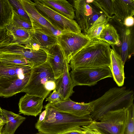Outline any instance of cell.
<instances>
[{
    "label": "cell",
    "instance_id": "obj_30",
    "mask_svg": "<svg viewBox=\"0 0 134 134\" xmlns=\"http://www.w3.org/2000/svg\"><path fill=\"white\" fill-rule=\"evenodd\" d=\"M108 18L111 19L114 14L113 0H96Z\"/></svg>",
    "mask_w": 134,
    "mask_h": 134
},
{
    "label": "cell",
    "instance_id": "obj_40",
    "mask_svg": "<svg viewBox=\"0 0 134 134\" xmlns=\"http://www.w3.org/2000/svg\"><path fill=\"white\" fill-rule=\"evenodd\" d=\"M33 134H45V133H42L41 132H38L37 133H36Z\"/></svg>",
    "mask_w": 134,
    "mask_h": 134
},
{
    "label": "cell",
    "instance_id": "obj_34",
    "mask_svg": "<svg viewBox=\"0 0 134 134\" xmlns=\"http://www.w3.org/2000/svg\"><path fill=\"white\" fill-rule=\"evenodd\" d=\"M82 130H73L68 131L59 134H84L82 132Z\"/></svg>",
    "mask_w": 134,
    "mask_h": 134
},
{
    "label": "cell",
    "instance_id": "obj_18",
    "mask_svg": "<svg viewBox=\"0 0 134 134\" xmlns=\"http://www.w3.org/2000/svg\"><path fill=\"white\" fill-rule=\"evenodd\" d=\"M70 68L69 65L66 61L63 75L61 77L58 79L55 89L60 94L62 100L69 98L74 92L73 90L74 86L69 72Z\"/></svg>",
    "mask_w": 134,
    "mask_h": 134
},
{
    "label": "cell",
    "instance_id": "obj_9",
    "mask_svg": "<svg viewBox=\"0 0 134 134\" xmlns=\"http://www.w3.org/2000/svg\"><path fill=\"white\" fill-rule=\"evenodd\" d=\"M59 44L67 62L69 64L73 57L91 40L82 33H61L57 36Z\"/></svg>",
    "mask_w": 134,
    "mask_h": 134
},
{
    "label": "cell",
    "instance_id": "obj_15",
    "mask_svg": "<svg viewBox=\"0 0 134 134\" xmlns=\"http://www.w3.org/2000/svg\"><path fill=\"white\" fill-rule=\"evenodd\" d=\"M121 44L119 53L123 62L125 64L133 55L134 35L133 26L125 27L121 31Z\"/></svg>",
    "mask_w": 134,
    "mask_h": 134
},
{
    "label": "cell",
    "instance_id": "obj_21",
    "mask_svg": "<svg viewBox=\"0 0 134 134\" xmlns=\"http://www.w3.org/2000/svg\"><path fill=\"white\" fill-rule=\"evenodd\" d=\"M6 123L2 131V134H14L18 127L25 121L26 118L12 111L2 109Z\"/></svg>",
    "mask_w": 134,
    "mask_h": 134
},
{
    "label": "cell",
    "instance_id": "obj_1",
    "mask_svg": "<svg viewBox=\"0 0 134 134\" xmlns=\"http://www.w3.org/2000/svg\"><path fill=\"white\" fill-rule=\"evenodd\" d=\"M35 124L38 132L46 134H59L73 130H81V127L91 124L90 115L78 116L58 111L48 103Z\"/></svg>",
    "mask_w": 134,
    "mask_h": 134
},
{
    "label": "cell",
    "instance_id": "obj_20",
    "mask_svg": "<svg viewBox=\"0 0 134 134\" xmlns=\"http://www.w3.org/2000/svg\"><path fill=\"white\" fill-rule=\"evenodd\" d=\"M114 14L121 25L125 19L134 15L133 0H113Z\"/></svg>",
    "mask_w": 134,
    "mask_h": 134
},
{
    "label": "cell",
    "instance_id": "obj_7",
    "mask_svg": "<svg viewBox=\"0 0 134 134\" xmlns=\"http://www.w3.org/2000/svg\"><path fill=\"white\" fill-rule=\"evenodd\" d=\"M33 1L37 11L57 30L61 33H82L81 28L74 19L67 18L43 4L38 0Z\"/></svg>",
    "mask_w": 134,
    "mask_h": 134
},
{
    "label": "cell",
    "instance_id": "obj_6",
    "mask_svg": "<svg viewBox=\"0 0 134 134\" xmlns=\"http://www.w3.org/2000/svg\"><path fill=\"white\" fill-rule=\"evenodd\" d=\"M127 110L109 111L99 121H93L86 126L101 134H123L127 122Z\"/></svg>",
    "mask_w": 134,
    "mask_h": 134
},
{
    "label": "cell",
    "instance_id": "obj_13",
    "mask_svg": "<svg viewBox=\"0 0 134 134\" xmlns=\"http://www.w3.org/2000/svg\"><path fill=\"white\" fill-rule=\"evenodd\" d=\"M49 104L58 111L80 116L90 115L91 111L90 102H76L70 98L57 103Z\"/></svg>",
    "mask_w": 134,
    "mask_h": 134
},
{
    "label": "cell",
    "instance_id": "obj_29",
    "mask_svg": "<svg viewBox=\"0 0 134 134\" xmlns=\"http://www.w3.org/2000/svg\"><path fill=\"white\" fill-rule=\"evenodd\" d=\"M14 12L22 18L31 23L29 16L25 11L19 0H8Z\"/></svg>",
    "mask_w": 134,
    "mask_h": 134
},
{
    "label": "cell",
    "instance_id": "obj_38",
    "mask_svg": "<svg viewBox=\"0 0 134 134\" xmlns=\"http://www.w3.org/2000/svg\"><path fill=\"white\" fill-rule=\"evenodd\" d=\"M91 130L94 134H101L96 130Z\"/></svg>",
    "mask_w": 134,
    "mask_h": 134
},
{
    "label": "cell",
    "instance_id": "obj_36",
    "mask_svg": "<svg viewBox=\"0 0 134 134\" xmlns=\"http://www.w3.org/2000/svg\"><path fill=\"white\" fill-rule=\"evenodd\" d=\"M4 123L2 124H0V134H2V131L4 126L6 124Z\"/></svg>",
    "mask_w": 134,
    "mask_h": 134
},
{
    "label": "cell",
    "instance_id": "obj_11",
    "mask_svg": "<svg viewBox=\"0 0 134 134\" xmlns=\"http://www.w3.org/2000/svg\"><path fill=\"white\" fill-rule=\"evenodd\" d=\"M31 74L0 77V97H9L21 92L28 82Z\"/></svg>",
    "mask_w": 134,
    "mask_h": 134
},
{
    "label": "cell",
    "instance_id": "obj_33",
    "mask_svg": "<svg viewBox=\"0 0 134 134\" xmlns=\"http://www.w3.org/2000/svg\"><path fill=\"white\" fill-rule=\"evenodd\" d=\"M134 23V19L133 16H129L126 18L124 20L123 25L127 27L133 26Z\"/></svg>",
    "mask_w": 134,
    "mask_h": 134
},
{
    "label": "cell",
    "instance_id": "obj_23",
    "mask_svg": "<svg viewBox=\"0 0 134 134\" xmlns=\"http://www.w3.org/2000/svg\"><path fill=\"white\" fill-rule=\"evenodd\" d=\"M13 7L8 0H0V29L11 24L13 16Z\"/></svg>",
    "mask_w": 134,
    "mask_h": 134
},
{
    "label": "cell",
    "instance_id": "obj_26",
    "mask_svg": "<svg viewBox=\"0 0 134 134\" xmlns=\"http://www.w3.org/2000/svg\"><path fill=\"white\" fill-rule=\"evenodd\" d=\"M0 60L18 65L27 66L33 68L34 65L24 57L18 55L0 54Z\"/></svg>",
    "mask_w": 134,
    "mask_h": 134
},
{
    "label": "cell",
    "instance_id": "obj_39",
    "mask_svg": "<svg viewBox=\"0 0 134 134\" xmlns=\"http://www.w3.org/2000/svg\"><path fill=\"white\" fill-rule=\"evenodd\" d=\"M3 115L2 112V109L0 107V117L3 118Z\"/></svg>",
    "mask_w": 134,
    "mask_h": 134
},
{
    "label": "cell",
    "instance_id": "obj_3",
    "mask_svg": "<svg viewBox=\"0 0 134 134\" xmlns=\"http://www.w3.org/2000/svg\"><path fill=\"white\" fill-rule=\"evenodd\" d=\"M103 41L91 39L70 61V67L76 69L109 67L111 48Z\"/></svg>",
    "mask_w": 134,
    "mask_h": 134
},
{
    "label": "cell",
    "instance_id": "obj_31",
    "mask_svg": "<svg viewBox=\"0 0 134 134\" xmlns=\"http://www.w3.org/2000/svg\"><path fill=\"white\" fill-rule=\"evenodd\" d=\"M111 19L108 18L104 22L95 26L86 35L91 40H98L102 31Z\"/></svg>",
    "mask_w": 134,
    "mask_h": 134
},
{
    "label": "cell",
    "instance_id": "obj_32",
    "mask_svg": "<svg viewBox=\"0 0 134 134\" xmlns=\"http://www.w3.org/2000/svg\"><path fill=\"white\" fill-rule=\"evenodd\" d=\"M62 98L60 94L55 89L53 92L50 93L48 97L47 98L46 101H48L50 104L55 103L62 101Z\"/></svg>",
    "mask_w": 134,
    "mask_h": 134
},
{
    "label": "cell",
    "instance_id": "obj_35",
    "mask_svg": "<svg viewBox=\"0 0 134 134\" xmlns=\"http://www.w3.org/2000/svg\"><path fill=\"white\" fill-rule=\"evenodd\" d=\"M82 132L84 134H94L91 130L87 128L86 126H83L81 127Z\"/></svg>",
    "mask_w": 134,
    "mask_h": 134
},
{
    "label": "cell",
    "instance_id": "obj_17",
    "mask_svg": "<svg viewBox=\"0 0 134 134\" xmlns=\"http://www.w3.org/2000/svg\"><path fill=\"white\" fill-rule=\"evenodd\" d=\"M124 64L120 55L114 48L111 49L110 63L109 67L114 81L119 87L122 86L124 84Z\"/></svg>",
    "mask_w": 134,
    "mask_h": 134
},
{
    "label": "cell",
    "instance_id": "obj_16",
    "mask_svg": "<svg viewBox=\"0 0 134 134\" xmlns=\"http://www.w3.org/2000/svg\"><path fill=\"white\" fill-rule=\"evenodd\" d=\"M57 42V37L34 30L27 43L33 49H41L45 51L48 47Z\"/></svg>",
    "mask_w": 134,
    "mask_h": 134
},
{
    "label": "cell",
    "instance_id": "obj_2",
    "mask_svg": "<svg viewBox=\"0 0 134 134\" xmlns=\"http://www.w3.org/2000/svg\"><path fill=\"white\" fill-rule=\"evenodd\" d=\"M133 91L125 87L109 89L98 98L90 102L93 121H98L110 111L127 109L133 103Z\"/></svg>",
    "mask_w": 134,
    "mask_h": 134
},
{
    "label": "cell",
    "instance_id": "obj_24",
    "mask_svg": "<svg viewBox=\"0 0 134 134\" xmlns=\"http://www.w3.org/2000/svg\"><path fill=\"white\" fill-rule=\"evenodd\" d=\"M98 40L112 46L118 45L120 42V37L117 30L112 25L108 23L102 31Z\"/></svg>",
    "mask_w": 134,
    "mask_h": 134
},
{
    "label": "cell",
    "instance_id": "obj_10",
    "mask_svg": "<svg viewBox=\"0 0 134 134\" xmlns=\"http://www.w3.org/2000/svg\"><path fill=\"white\" fill-rule=\"evenodd\" d=\"M19 0L29 17L34 30L57 37L61 33L39 12L33 2L30 0Z\"/></svg>",
    "mask_w": 134,
    "mask_h": 134
},
{
    "label": "cell",
    "instance_id": "obj_28",
    "mask_svg": "<svg viewBox=\"0 0 134 134\" xmlns=\"http://www.w3.org/2000/svg\"><path fill=\"white\" fill-rule=\"evenodd\" d=\"M11 24L17 27L25 30L31 31L34 30L31 23L22 18L14 11Z\"/></svg>",
    "mask_w": 134,
    "mask_h": 134
},
{
    "label": "cell",
    "instance_id": "obj_22",
    "mask_svg": "<svg viewBox=\"0 0 134 134\" xmlns=\"http://www.w3.org/2000/svg\"><path fill=\"white\" fill-rule=\"evenodd\" d=\"M32 68L0 60V77L30 74Z\"/></svg>",
    "mask_w": 134,
    "mask_h": 134
},
{
    "label": "cell",
    "instance_id": "obj_14",
    "mask_svg": "<svg viewBox=\"0 0 134 134\" xmlns=\"http://www.w3.org/2000/svg\"><path fill=\"white\" fill-rule=\"evenodd\" d=\"M44 99L36 96L26 93L19 100L20 114L36 117L41 112Z\"/></svg>",
    "mask_w": 134,
    "mask_h": 134
},
{
    "label": "cell",
    "instance_id": "obj_5",
    "mask_svg": "<svg viewBox=\"0 0 134 134\" xmlns=\"http://www.w3.org/2000/svg\"><path fill=\"white\" fill-rule=\"evenodd\" d=\"M72 5L76 21L85 35L109 18L96 0H74Z\"/></svg>",
    "mask_w": 134,
    "mask_h": 134
},
{
    "label": "cell",
    "instance_id": "obj_27",
    "mask_svg": "<svg viewBox=\"0 0 134 134\" xmlns=\"http://www.w3.org/2000/svg\"><path fill=\"white\" fill-rule=\"evenodd\" d=\"M127 119L123 134H134V105L133 103L127 110Z\"/></svg>",
    "mask_w": 134,
    "mask_h": 134
},
{
    "label": "cell",
    "instance_id": "obj_4",
    "mask_svg": "<svg viewBox=\"0 0 134 134\" xmlns=\"http://www.w3.org/2000/svg\"><path fill=\"white\" fill-rule=\"evenodd\" d=\"M58 79H55L51 66L46 61L33 67L29 80L21 92L45 99L56 88Z\"/></svg>",
    "mask_w": 134,
    "mask_h": 134
},
{
    "label": "cell",
    "instance_id": "obj_19",
    "mask_svg": "<svg viewBox=\"0 0 134 134\" xmlns=\"http://www.w3.org/2000/svg\"><path fill=\"white\" fill-rule=\"evenodd\" d=\"M43 4L70 20L75 18L72 5L65 0H38Z\"/></svg>",
    "mask_w": 134,
    "mask_h": 134
},
{
    "label": "cell",
    "instance_id": "obj_25",
    "mask_svg": "<svg viewBox=\"0 0 134 134\" xmlns=\"http://www.w3.org/2000/svg\"><path fill=\"white\" fill-rule=\"evenodd\" d=\"M5 29L14 39L23 42H27L29 40L34 30L31 31L25 30L17 27L11 24L8 25Z\"/></svg>",
    "mask_w": 134,
    "mask_h": 134
},
{
    "label": "cell",
    "instance_id": "obj_12",
    "mask_svg": "<svg viewBox=\"0 0 134 134\" xmlns=\"http://www.w3.org/2000/svg\"><path fill=\"white\" fill-rule=\"evenodd\" d=\"M45 51L47 54V60L51 66L55 79H58L63 75L66 61L60 46L57 42Z\"/></svg>",
    "mask_w": 134,
    "mask_h": 134
},
{
    "label": "cell",
    "instance_id": "obj_37",
    "mask_svg": "<svg viewBox=\"0 0 134 134\" xmlns=\"http://www.w3.org/2000/svg\"><path fill=\"white\" fill-rule=\"evenodd\" d=\"M6 123V121L3 119L2 118L0 117V124H2Z\"/></svg>",
    "mask_w": 134,
    "mask_h": 134
},
{
    "label": "cell",
    "instance_id": "obj_8",
    "mask_svg": "<svg viewBox=\"0 0 134 134\" xmlns=\"http://www.w3.org/2000/svg\"><path fill=\"white\" fill-rule=\"evenodd\" d=\"M70 74L74 87L94 86L101 80L113 78L109 67L76 69L72 70Z\"/></svg>",
    "mask_w": 134,
    "mask_h": 134
}]
</instances>
